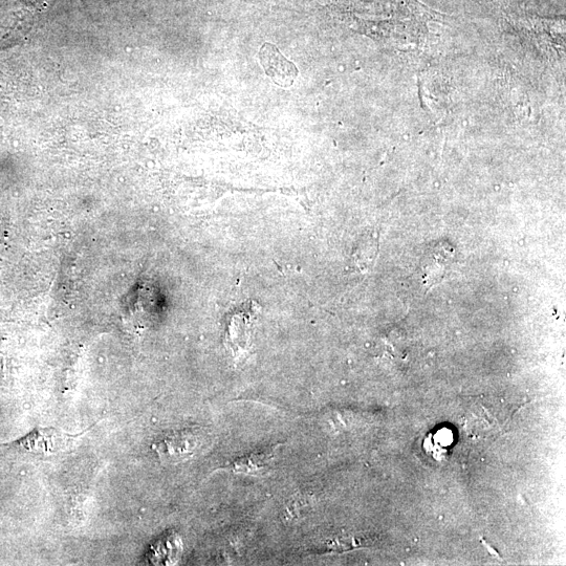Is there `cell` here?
I'll list each match as a JSON object with an SVG mask.
<instances>
[{
    "mask_svg": "<svg viewBox=\"0 0 566 566\" xmlns=\"http://www.w3.org/2000/svg\"><path fill=\"white\" fill-rule=\"evenodd\" d=\"M259 311L255 302L248 301L227 316L225 343L234 357H242L249 350L254 322Z\"/></svg>",
    "mask_w": 566,
    "mask_h": 566,
    "instance_id": "cell-1",
    "label": "cell"
},
{
    "mask_svg": "<svg viewBox=\"0 0 566 566\" xmlns=\"http://www.w3.org/2000/svg\"><path fill=\"white\" fill-rule=\"evenodd\" d=\"M199 446L198 435L190 430L173 432L166 435L154 448L161 459L168 463H178L190 457Z\"/></svg>",
    "mask_w": 566,
    "mask_h": 566,
    "instance_id": "cell-2",
    "label": "cell"
},
{
    "mask_svg": "<svg viewBox=\"0 0 566 566\" xmlns=\"http://www.w3.org/2000/svg\"><path fill=\"white\" fill-rule=\"evenodd\" d=\"M260 61L269 77L278 85L289 87L297 76L295 65L283 57L272 45H265L260 50Z\"/></svg>",
    "mask_w": 566,
    "mask_h": 566,
    "instance_id": "cell-3",
    "label": "cell"
},
{
    "mask_svg": "<svg viewBox=\"0 0 566 566\" xmlns=\"http://www.w3.org/2000/svg\"><path fill=\"white\" fill-rule=\"evenodd\" d=\"M279 445L270 447L265 450L251 453L241 457L228 465L225 470L234 474H257L266 471L273 461L278 452Z\"/></svg>",
    "mask_w": 566,
    "mask_h": 566,
    "instance_id": "cell-4",
    "label": "cell"
},
{
    "mask_svg": "<svg viewBox=\"0 0 566 566\" xmlns=\"http://www.w3.org/2000/svg\"><path fill=\"white\" fill-rule=\"evenodd\" d=\"M19 443L32 453L47 455L55 452L57 448V431L53 429H37L28 434Z\"/></svg>",
    "mask_w": 566,
    "mask_h": 566,
    "instance_id": "cell-5",
    "label": "cell"
},
{
    "mask_svg": "<svg viewBox=\"0 0 566 566\" xmlns=\"http://www.w3.org/2000/svg\"><path fill=\"white\" fill-rule=\"evenodd\" d=\"M449 258L452 257L445 249H435L433 253L428 254L427 263L424 267L428 282H431L433 278L438 281L439 276L443 277L449 266Z\"/></svg>",
    "mask_w": 566,
    "mask_h": 566,
    "instance_id": "cell-6",
    "label": "cell"
}]
</instances>
